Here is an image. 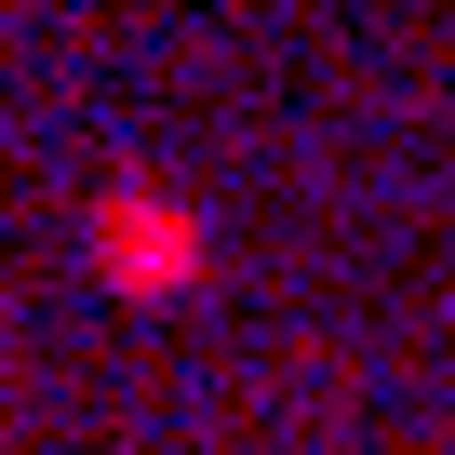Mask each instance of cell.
<instances>
[{
	"label": "cell",
	"instance_id": "1",
	"mask_svg": "<svg viewBox=\"0 0 455 455\" xmlns=\"http://www.w3.org/2000/svg\"><path fill=\"white\" fill-rule=\"evenodd\" d=\"M81 268L121 295V308H174L214 282V214L188 188H148V174H108L94 214H81Z\"/></svg>",
	"mask_w": 455,
	"mask_h": 455
}]
</instances>
